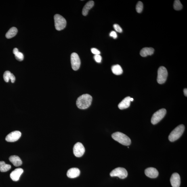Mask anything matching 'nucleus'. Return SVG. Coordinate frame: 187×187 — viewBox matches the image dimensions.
<instances>
[{
	"label": "nucleus",
	"mask_w": 187,
	"mask_h": 187,
	"mask_svg": "<svg viewBox=\"0 0 187 187\" xmlns=\"http://www.w3.org/2000/svg\"><path fill=\"white\" fill-rule=\"evenodd\" d=\"M133 101V99L132 98H130V101Z\"/></svg>",
	"instance_id": "7c9ffc66"
},
{
	"label": "nucleus",
	"mask_w": 187,
	"mask_h": 187,
	"mask_svg": "<svg viewBox=\"0 0 187 187\" xmlns=\"http://www.w3.org/2000/svg\"><path fill=\"white\" fill-rule=\"evenodd\" d=\"M166 113V110L162 108L154 113L151 119V123L153 125H156L163 119Z\"/></svg>",
	"instance_id": "39448f33"
},
{
	"label": "nucleus",
	"mask_w": 187,
	"mask_h": 187,
	"mask_svg": "<svg viewBox=\"0 0 187 187\" xmlns=\"http://www.w3.org/2000/svg\"><path fill=\"white\" fill-rule=\"evenodd\" d=\"M18 31L17 28L13 27L11 28L7 32L6 34V37L7 39H11V38L14 37L16 35Z\"/></svg>",
	"instance_id": "aec40b11"
},
{
	"label": "nucleus",
	"mask_w": 187,
	"mask_h": 187,
	"mask_svg": "<svg viewBox=\"0 0 187 187\" xmlns=\"http://www.w3.org/2000/svg\"><path fill=\"white\" fill-rule=\"evenodd\" d=\"M92 101V97L90 95L84 94L80 96L76 101L78 108L81 109H85L89 107Z\"/></svg>",
	"instance_id": "f257e3e1"
},
{
	"label": "nucleus",
	"mask_w": 187,
	"mask_h": 187,
	"mask_svg": "<svg viewBox=\"0 0 187 187\" xmlns=\"http://www.w3.org/2000/svg\"><path fill=\"white\" fill-rule=\"evenodd\" d=\"M184 92L185 96H187V89H184Z\"/></svg>",
	"instance_id": "c756f323"
},
{
	"label": "nucleus",
	"mask_w": 187,
	"mask_h": 187,
	"mask_svg": "<svg viewBox=\"0 0 187 187\" xmlns=\"http://www.w3.org/2000/svg\"><path fill=\"white\" fill-rule=\"evenodd\" d=\"M110 36L114 39H116L118 37L117 33H116L114 31H112L110 32Z\"/></svg>",
	"instance_id": "c85d7f7f"
},
{
	"label": "nucleus",
	"mask_w": 187,
	"mask_h": 187,
	"mask_svg": "<svg viewBox=\"0 0 187 187\" xmlns=\"http://www.w3.org/2000/svg\"><path fill=\"white\" fill-rule=\"evenodd\" d=\"M80 171L77 168H72L68 170L67 172V176L70 178H75L79 176Z\"/></svg>",
	"instance_id": "2eb2a0df"
},
{
	"label": "nucleus",
	"mask_w": 187,
	"mask_h": 187,
	"mask_svg": "<svg viewBox=\"0 0 187 187\" xmlns=\"http://www.w3.org/2000/svg\"><path fill=\"white\" fill-rule=\"evenodd\" d=\"M71 63L72 69L75 71L79 69L81 66V62L77 53H73L71 54Z\"/></svg>",
	"instance_id": "6e6552de"
},
{
	"label": "nucleus",
	"mask_w": 187,
	"mask_h": 187,
	"mask_svg": "<svg viewBox=\"0 0 187 187\" xmlns=\"http://www.w3.org/2000/svg\"><path fill=\"white\" fill-rule=\"evenodd\" d=\"M130 96L125 97L118 105V107L120 110L125 109L129 108L130 105Z\"/></svg>",
	"instance_id": "4468645a"
},
{
	"label": "nucleus",
	"mask_w": 187,
	"mask_h": 187,
	"mask_svg": "<svg viewBox=\"0 0 187 187\" xmlns=\"http://www.w3.org/2000/svg\"><path fill=\"white\" fill-rule=\"evenodd\" d=\"M154 49L152 47H146L143 48L140 52V55L142 57L151 56L153 54Z\"/></svg>",
	"instance_id": "f3484780"
},
{
	"label": "nucleus",
	"mask_w": 187,
	"mask_h": 187,
	"mask_svg": "<svg viewBox=\"0 0 187 187\" xmlns=\"http://www.w3.org/2000/svg\"><path fill=\"white\" fill-rule=\"evenodd\" d=\"M23 170L21 168L15 169L11 173L10 176L13 181H17L19 180L21 175L23 173Z\"/></svg>",
	"instance_id": "f8f14e48"
},
{
	"label": "nucleus",
	"mask_w": 187,
	"mask_h": 187,
	"mask_svg": "<svg viewBox=\"0 0 187 187\" xmlns=\"http://www.w3.org/2000/svg\"><path fill=\"white\" fill-rule=\"evenodd\" d=\"M112 71L114 74L117 75H121L123 73V70L119 64L114 65L111 68Z\"/></svg>",
	"instance_id": "412c9836"
},
{
	"label": "nucleus",
	"mask_w": 187,
	"mask_h": 187,
	"mask_svg": "<svg viewBox=\"0 0 187 187\" xmlns=\"http://www.w3.org/2000/svg\"><path fill=\"white\" fill-rule=\"evenodd\" d=\"M174 8L175 10L179 11L182 8L183 6L181 1L179 0H175L174 3Z\"/></svg>",
	"instance_id": "b1692460"
},
{
	"label": "nucleus",
	"mask_w": 187,
	"mask_h": 187,
	"mask_svg": "<svg viewBox=\"0 0 187 187\" xmlns=\"http://www.w3.org/2000/svg\"><path fill=\"white\" fill-rule=\"evenodd\" d=\"M3 78L4 80L7 83L8 82L10 79L11 80V82L12 83H14L15 81V76L13 74L11 73L9 71H6L4 73Z\"/></svg>",
	"instance_id": "a211bd4d"
},
{
	"label": "nucleus",
	"mask_w": 187,
	"mask_h": 187,
	"mask_svg": "<svg viewBox=\"0 0 187 187\" xmlns=\"http://www.w3.org/2000/svg\"><path fill=\"white\" fill-rule=\"evenodd\" d=\"M21 136V133L20 131H15L12 132L7 135L5 140L7 142H16Z\"/></svg>",
	"instance_id": "9d476101"
},
{
	"label": "nucleus",
	"mask_w": 187,
	"mask_h": 187,
	"mask_svg": "<svg viewBox=\"0 0 187 187\" xmlns=\"http://www.w3.org/2000/svg\"><path fill=\"white\" fill-rule=\"evenodd\" d=\"M145 174L147 176L150 178H156L159 175L157 170L153 167H149L145 170Z\"/></svg>",
	"instance_id": "ddd939ff"
},
{
	"label": "nucleus",
	"mask_w": 187,
	"mask_h": 187,
	"mask_svg": "<svg viewBox=\"0 0 187 187\" xmlns=\"http://www.w3.org/2000/svg\"><path fill=\"white\" fill-rule=\"evenodd\" d=\"M112 137L114 140L123 145L129 146L131 144L130 138L123 133L119 132L114 133L112 135Z\"/></svg>",
	"instance_id": "f03ea898"
},
{
	"label": "nucleus",
	"mask_w": 187,
	"mask_h": 187,
	"mask_svg": "<svg viewBox=\"0 0 187 187\" xmlns=\"http://www.w3.org/2000/svg\"><path fill=\"white\" fill-rule=\"evenodd\" d=\"M94 6V1H89L86 4L84 7L82 11V14L84 16H86L87 15L89 11Z\"/></svg>",
	"instance_id": "6ab92c4d"
},
{
	"label": "nucleus",
	"mask_w": 187,
	"mask_h": 187,
	"mask_svg": "<svg viewBox=\"0 0 187 187\" xmlns=\"http://www.w3.org/2000/svg\"><path fill=\"white\" fill-rule=\"evenodd\" d=\"M143 9V4L142 2L139 1L136 6V10L138 13H142Z\"/></svg>",
	"instance_id": "393cba45"
},
{
	"label": "nucleus",
	"mask_w": 187,
	"mask_h": 187,
	"mask_svg": "<svg viewBox=\"0 0 187 187\" xmlns=\"http://www.w3.org/2000/svg\"><path fill=\"white\" fill-rule=\"evenodd\" d=\"M11 168L10 165L6 164L4 161L0 162V171L1 172H5L8 171Z\"/></svg>",
	"instance_id": "4be33fe9"
},
{
	"label": "nucleus",
	"mask_w": 187,
	"mask_h": 187,
	"mask_svg": "<svg viewBox=\"0 0 187 187\" xmlns=\"http://www.w3.org/2000/svg\"><path fill=\"white\" fill-rule=\"evenodd\" d=\"M93 58L95 61L97 63H101L102 61V57L100 55H95Z\"/></svg>",
	"instance_id": "bb28decb"
},
{
	"label": "nucleus",
	"mask_w": 187,
	"mask_h": 187,
	"mask_svg": "<svg viewBox=\"0 0 187 187\" xmlns=\"http://www.w3.org/2000/svg\"><path fill=\"white\" fill-rule=\"evenodd\" d=\"M127 171L125 169L122 167H118L113 170L110 173L111 177H118L121 179H124L127 176Z\"/></svg>",
	"instance_id": "0eeeda50"
},
{
	"label": "nucleus",
	"mask_w": 187,
	"mask_h": 187,
	"mask_svg": "<svg viewBox=\"0 0 187 187\" xmlns=\"http://www.w3.org/2000/svg\"><path fill=\"white\" fill-rule=\"evenodd\" d=\"M185 130L184 125H181L176 127L171 131L169 137V140L171 142H174L178 139L182 135Z\"/></svg>",
	"instance_id": "7ed1b4c3"
},
{
	"label": "nucleus",
	"mask_w": 187,
	"mask_h": 187,
	"mask_svg": "<svg viewBox=\"0 0 187 187\" xmlns=\"http://www.w3.org/2000/svg\"><path fill=\"white\" fill-rule=\"evenodd\" d=\"M91 52L93 54L95 55H100V52L99 51L98 49L96 48H93L91 50Z\"/></svg>",
	"instance_id": "cd10ccee"
},
{
	"label": "nucleus",
	"mask_w": 187,
	"mask_h": 187,
	"mask_svg": "<svg viewBox=\"0 0 187 187\" xmlns=\"http://www.w3.org/2000/svg\"><path fill=\"white\" fill-rule=\"evenodd\" d=\"M113 28L116 32H119V33H121L123 32V29L118 24H114L113 25Z\"/></svg>",
	"instance_id": "a878e982"
},
{
	"label": "nucleus",
	"mask_w": 187,
	"mask_h": 187,
	"mask_svg": "<svg viewBox=\"0 0 187 187\" xmlns=\"http://www.w3.org/2000/svg\"><path fill=\"white\" fill-rule=\"evenodd\" d=\"M168 76V72L166 68L164 67L161 66L158 69L157 81L159 84H163L166 81Z\"/></svg>",
	"instance_id": "423d86ee"
},
{
	"label": "nucleus",
	"mask_w": 187,
	"mask_h": 187,
	"mask_svg": "<svg viewBox=\"0 0 187 187\" xmlns=\"http://www.w3.org/2000/svg\"><path fill=\"white\" fill-rule=\"evenodd\" d=\"M13 53L15 55V58L17 60L21 62L23 60V55L22 52H19L18 48H15L13 49Z\"/></svg>",
	"instance_id": "5701e85b"
},
{
	"label": "nucleus",
	"mask_w": 187,
	"mask_h": 187,
	"mask_svg": "<svg viewBox=\"0 0 187 187\" xmlns=\"http://www.w3.org/2000/svg\"><path fill=\"white\" fill-rule=\"evenodd\" d=\"M55 25L56 29L61 30L64 29L66 27V21L63 17L59 14H56L54 17Z\"/></svg>",
	"instance_id": "20e7f679"
},
{
	"label": "nucleus",
	"mask_w": 187,
	"mask_h": 187,
	"mask_svg": "<svg viewBox=\"0 0 187 187\" xmlns=\"http://www.w3.org/2000/svg\"><path fill=\"white\" fill-rule=\"evenodd\" d=\"M9 160L16 167L20 166L22 164V160L18 156H11L9 158Z\"/></svg>",
	"instance_id": "dca6fc26"
},
{
	"label": "nucleus",
	"mask_w": 187,
	"mask_h": 187,
	"mask_svg": "<svg viewBox=\"0 0 187 187\" xmlns=\"http://www.w3.org/2000/svg\"><path fill=\"white\" fill-rule=\"evenodd\" d=\"M171 186L173 187H179L181 184V178L178 174L175 173L171 175L170 179Z\"/></svg>",
	"instance_id": "9b49d317"
},
{
	"label": "nucleus",
	"mask_w": 187,
	"mask_h": 187,
	"mask_svg": "<svg viewBox=\"0 0 187 187\" xmlns=\"http://www.w3.org/2000/svg\"><path fill=\"white\" fill-rule=\"evenodd\" d=\"M73 152L76 157H81L85 153V148L81 143L77 142L74 146Z\"/></svg>",
	"instance_id": "1a4fd4ad"
}]
</instances>
